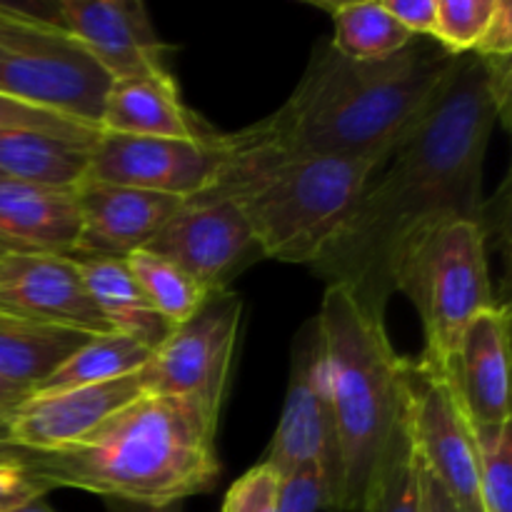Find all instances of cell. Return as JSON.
I'll list each match as a JSON object with an SVG mask.
<instances>
[{"label":"cell","instance_id":"f546056e","mask_svg":"<svg viewBox=\"0 0 512 512\" xmlns=\"http://www.w3.org/2000/svg\"><path fill=\"white\" fill-rule=\"evenodd\" d=\"M0 128L45 130V133L65 135V138H98L100 135L98 128L75 123V120L63 118V115L33 108V105L18 103V100L5 98V95H0Z\"/></svg>","mask_w":512,"mask_h":512},{"label":"cell","instance_id":"52a82bcc","mask_svg":"<svg viewBox=\"0 0 512 512\" xmlns=\"http://www.w3.org/2000/svg\"><path fill=\"white\" fill-rule=\"evenodd\" d=\"M113 78L28 5L0 3V95L100 130Z\"/></svg>","mask_w":512,"mask_h":512},{"label":"cell","instance_id":"ffe728a7","mask_svg":"<svg viewBox=\"0 0 512 512\" xmlns=\"http://www.w3.org/2000/svg\"><path fill=\"white\" fill-rule=\"evenodd\" d=\"M93 143L95 138L0 128V178L73 190L88 178Z\"/></svg>","mask_w":512,"mask_h":512},{"label":"cell","instance_id":"1f68e13d","mask_svg":"<svg viewBox=\"0 0 512 512\" xmlns=\"http://www.w3.org/2000/svg\"><path fill=\"white\" fill-rule=\"evenodd\" d=\"M45 498V490L5 453V443L0 445V512H8Z\"/></svg>","mask_w":512,"mask_h":512},{"label":"cell","instance_id":"e0dca14e","mask_svg":"<svg viewBox=\"0 0 512 512\" xmlns=\"http://www.w3.org/2000/svg\"><path fill=\"white\" fill-rule=\"evenodd\" d=\"M438 373L473 428L508 423L510 415V308L483 310L460 335L455 353Z\"/></svg>","mask_w":512,"mask_h":512},{"label":"cell","instance_id":"4316f807","mask_svg":"<svg viewBox=\"0 0 512 512\" xmlns=\"http://www.w3.org/2000/svg\"><path fill=\"white\" fill-rule=\"evenodd\" d=\"M480 453V508L512 512V420L475 428Z\"/></svg>","mask_w":512,"mask_h":512},{"label":"cell","instance_id":"44dd1931","mask_svg":"<svg viewBox=\"0 0 512 512\" xmlns=\"http://www.w3.org/2000/svg\"><path fill=\"white\" fill-rule=\"evenodd\" d=\"M78 268L80 280L88 290L90 300L100 310L110 330L118 335L138 340L150 350H158L165 343L173 325L148 303L140 290L138 280L130 273L125 260L113 258H70Z\"/></svg>","mask_w":512,"mask_h":512},{"label":"cell","instance_id":"9c48e42d","mask_svg":"<svg viewBox=\"0 0 512 512\" xmlns=\"http://www.w3.org/2000/svg\"><path fill=\"white\" fill-rule=\"evenodd\" d=\"M243 300L220 290L188 320L173 328L145 365L150 395H173L203 405L220 418L235 345H238Z\"/></svg>","mask_w":512,"mask_h":512},{"label":"cell","instance_id":"e575fe53","mask_svg":"<svg viewBox=\"0 0 512 512\" xmlns=\"http://www.w3.org/2000/svg\"><path fill=\"white\" fill-rule=\"evenodd\" d=\"M415 463H418V475H420V493H423V512H458L453 505L450 495L440 488L438 480L430 475V470L415 455Z\"/></svg>","mask_w":512,"mask_h":512},{"label":"cell","instance_id":"83f0119b","mask_svg":"<svg viewBox=\"0 0 512 512\" xmlns=\"http://www.w3.org/2000/svg\"><path fill=\"white\" fill-rule=\"evenodd\" d=\"M498 0H438L433 40L450 55L475 53Z\"/></svg>","mask_w":512,"mask_h":512},{"label":"cell","instance_id":"d4e9b609","mask_svg":"<svg viewBox=\"0 0 512 512\" xmlns=\"http://www.w3.org/2000/svg\"><path fill=\"white\" fill-rule=\"evenodd\" d=\"M125 263H128L133 278L138 280L148 303L173 328L188 323L208 303L210 293H205L185 270H180L178 265L153 250H135L133 255L125 258Z\"/></svg>","mask_w":512,"mask_h":512},{"label":"cell","instance_id":"d6986e66","mask_svg":"<svg viewBox=\"0 0 512 512\" xmlns=\"http://www.w3.org/2000/svg\"><path fill=\"white\" fill-rule=\"evenodd\" d=\"M78 228L75 188H43L0 178V255L48 253L70 258Z\"/></svg>","mask_w":512,"mask_h":512},{"label":"cell","instance_id":"4dcf8cb0","mask_svg":"<svg viewBox=\"0 0 512 512\" xmlns=\"http://www.w3.org/2000/svg\"><path fill=\"white\" fill-rule=\"evenodd\" d=\"M325 505V475L320 463H305L280 478L278 512H318Z\"/></svg>","mask_w":512,"mask_h":512},{"label":"cell","instance_id":"836d02e7","mask_svg":"<svg viewBox=\"0 0 512 512\" xmlns=\"http://www.w3.org/2000/svg\"><path fill=\"white\" fill-rule=\"evenodd\" d=\"M473 55L480 58H512V5L508 0H498L485 28L483 40Z\"/></svg>","mask_w":512,"mask_h":512},{"label":"cell","instance_id":"603a6c76","mask_svg":"<svg viewBox=\"0 0 512 512\" xmlns=\"http://www.w3.org/2000/svg\"><path fill=\"white\" fill-rule=\"evenodd\" d=\"M315 5L333 15L330 48L355 63L385 60L413 43V35L388 13L383 0H343V3Z\"/></svg>","mask_w":512,"mask_h":512},{"label":"cell","instance_id":"9a60e30c","mask_svg":"<svg viewBox=\"0 0 512 512\" xmlns=\"http://www.w3.org/2000/svg\"><path fill=\"white\" fill-rule=\"evenodd\" d=\"M75 203L80 228L70 258L125 260L148 248L183 200L85 178L75 188Z\"/></svg>","mask_w":512,"mask_h":512},{"label":"cell","instance_id":"8fae6325","mask_svg":"<svg viewBox=\"0 0 512 512\" xmlns=\"http://www.w3.org/2000/svg\"><path fill=\"white\" fill-rule=\"evenodd\" d=\"M225 158V135L208 138H140L103 133L90 153L88 178L188 200L213 183Z\"/></svg>","mask_w":512,"mask_h":512},{"label":"cell","instance_id":"5b68a950","mask_svg":"<svg viewBox=\"0 0 512 512\" xmlns=\"http://www.w3.org/2000/svg\"><path fill=\"white\" fill-rule=\"evenodd\" d=\"M315 318L340 455L338 512H365L380 455L403 418L405 358L395 353L385 320L360 308L343 285L325 288Z\"/></svg>","mask_w":512,"mask_h":512},{"label":"cell","instance_id":"3957f363","mask_svg":"<svg viewBox=\"0 0 512 512\" xmlns=\"http://www.w3.org/2000/svg\"><path fill=\"white\" fill-rule=\"evenodd\" d=\"M218 415L188 398L140 395L80 443L5 453L45 490L75 488L128 503L170 505L218 485Z\"/></svg>","mask_w":512,"mask_h":512},{"label":"cell","instance_id":"d6a6232c","mask_svg":"<svg viewBox=\"0 0 512 512\" xmlns=\"http://www.w3.org/2000/svg\"><path fill=\"white\" fill-rule=\"evenodd\" d=\"M383 3L413 38H433L438 0H383Z\"/></svg>","mask_w":512,"mask_h":512},{"label":"cell","instance_id":"4fadbf2b","mask_svg":"<svg viewBox=\"0 0 512 512\" xmlns=\"http://www.w3.org/2000/svg\"><path fill=\"white\" fill-rule=\"evenodd\" d=\"M30 10L65 30L110 78L168 73L165 53L170 48L158 38L140 0H60L45 13Z\"/></svg>","mask_w":512,"mask_h":512},{"label":"cell","instance_id":"ac0fdd59","mask_svg":"<svg viewBox=\"0 0 512 512\" xmlns=\"http://www.w3.org/2000/svg\"><path fill=\"white\" fill-rule=\"evenodd\" d=\"M100 130L140 138H208L213 130L185 108L173 73L113 78L100 115Z\"/></svg>","mask_w":512,"mask_h":512},{"label":"cell","instance_id":"f1b7e54d","mask_svg":"<svg viewBox=\"0 0 512 512\" xmlns=\"http://www.w3.org/2000/svg\"><path fill=\"white\" fill-rule=\"evenodd\" d=\"M278 498L280 475L268 463H260L230 485L223 512H278Z\"/></svg>","mask_w":512,"mask_h":512},{"label":"cell","instance_id":"30bf717a","mask_svg":"<svg viewBox=\"0 0 512 512\" xmlns=\"http://www.w3.org/2000/svg\"><path fill=\"white\" fill-rule=\"evenodd\" d=\"M263 463H268L280 478L305 463H320L325 475L323 510H340V455L325 385L323 335L318 318L305 320L295 335L288 393Z\"/></svg>","mask_w":512,"mask_h":512},{"label":"cell","instance_id":"74e56055","mask_svg":"<svg viewBox=\"0 0 512 512\" xmlns=\"http://www.w3.org/2000/svg\"><path fill=\"white\" fill-rule=\"evenodd\" d=\"M8 512H55V510L50 508V505L45 503L43 498H38V500H30V503L20 505V508H15V510H8Z\"/></svg>","mask_w":512,"mask_h":512},{"label":"cell","instance_id":"ba28073f","mask_svg":"<svg viewBox=\"0 0 512 512\" xmlns=\"http://www.w3.org/2000/svg\"><path fill=\"white\" fill-rule=\"evenodd\" d=\"M405 423L420 463L450 495L458 512L480 508V453L475 428L443 373L423 358L403 363Z\"/></svg>","mask_w":512,"mask_h":512},{"label":"cell","instance_id":"7c38bea8","mask_svg":"<svg viewBox=\"0 0 512 512\" xmlns=\"http://www.w3.org/2000/svg\"><path fill=\"white\" fill-rule=\"evenodd\" d=\"M145 250L168 258L210 295L228 290V280L263 255L243 210L223 198L183 200Z\"/></svg>","mask_w":512,"mask_h":512},{"label":"cell","instance_id":"8992f818","mask_svg":"<svg viewBox=\"0 0 512 512\" xmlns=\"http://www.w3.org/2000/svg\"><path fill=\"white\" fill-rule=\"evenodd\" d=\"M393 290L408 295L423 320L420 358L443 370L470 320L498 305L483 223L445 218L413 235L395 260Z\"/></svg>","mask_w":512,"mask_h":512},{"label":"cell","instance_id":"2e32d148","mask_svg":"<svg viewBox=\"0 0 512 512\" xmlns=\"http://www.w3.org/2000/svg\"><path fill=\"white\" fill-rule=\"evenodd\" d=\"M145 393L143 368L110 383L33 395L8 420V445L35 453L70 448Z\"/></svg>","mask_w":512,"mask_h":512},{"label":"cell","instance_id":"6da1fadb","mask_svg":"<svg viewBox=\"0 0 512 512\" xmlns=\"http://www.w3.org/2000/svg\"><path fill=\"white\" fill-rule=\"evenodd\" d=\"M510 58L463 55L428 113L375 173L338 238L310 265L385 320L393 268L413 235L445 218L483 223V163L508 120Z\"/></svg>","mask_w":512,"mask_h":512},{"label":"cell","instance_id":"277c9868","mask_svg":"<svg viewBox=\"0 0 512 512\" xmlns=\"http://www.w3.org/2000/svg\"><path fill=\"white\" fill-rule=\"evenodd\" d=\"M383 160L313 155L285 160L248 130L225 135V158L195 198L233 200L243 210L263 258L313 265L338 238Z\"/></svg>","mask_w":512,"mask_h":512},{"label":"cell","instance_id":"484cf974","mask_svg":"<svg viewBox=\"0 0 512 512\" xmlns=\"http://www.w3.org/2000/svg\"><path fill=\"white\" fill-rule=\"evenodd\" d=\"M365 512H423L418 463L405 423V410L380 455Z\"/></svg>","mask_w":512,"mask_h":512},{"label":"cell","instance_id":"8d00e7d4","mask_svg":"<svg viewBox=\"0 0 512 512\" xmlns=\"http://www.w3.org/2000/svg\"><path fill=\"white\" fill-rule=\"evenodd\" d=\"M108 512H183V503L145 505V503H128V500H108Z\"/></svg>","mask_w":512,"mask_h":512},{"label":"cell","instance_id":"7a4b0ae2","mask_svg":"<svg viewBox=\"0 0 512 512\" xmlns=\"http://www.w3.org/2000/svg\"><path fill=\"white\" fill-rule=\"evenodd\" d=\"M463 55H450L433 38H413L400 53L355 63L323 43L290 98L250 138L278 158L363 155L388 160L423 120Z\"/></svg>","mask_w":512,"mask_h":512},{"label":"cell","instance_id":"7402d4cb","mask_svg":"<svg viewBox=\"0 0 512 512\" xmlns=\"http://www.w3.org/2000/svg\"><path fill=\"white\" fill-rule=\"evenodd\" d=\"M93 335L0 313V375L38 390Z\"/></svg>","mask_w":512,"mask_h":512},{"label":"cell","instance_id":"d590c367","mask_svg":"<svg viewBox=\"0 0 512 512\" xmlns=\"http://www.w3.org/2000/svg\"><path fill=\"white\" fill-rule=\"evenodd\" d=\"M35 395V390L30 385H20L15 380L0 375V423L8 425V420L13 418L15 410L23 403H28Z\"/></svg>","mask_w":512,"mask_h":512},{"label":"cell","instance_id":"cb8c5ba5","mask_svg":"<svg viewBox=\"0 0 512 512\" xmlns=\"http://www.w3.org/2000/svg\"><path fill=\"white\" fill-rule=\"evenodd\" d=\"M150 358H153V350L128 335H93L48 380L38 385L35 395L110 383V380L140 373L150 363Z\"/></svg>","mask_w":512,"mask_h":512},{"label":"cell","instance_id":"5bb4252c","mask_svg":"<svg viewBox=\"0 0 512 512\" xmlns=\"http://www.w3.org/2000/svg\"><path fill=\"white\" fill-rule=\"evenodd\" d=\"M0 313L88 335L113 333L65 255H0Z\"/></svg>","mask_w":512,"mask_h":512}]
</instances>
